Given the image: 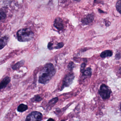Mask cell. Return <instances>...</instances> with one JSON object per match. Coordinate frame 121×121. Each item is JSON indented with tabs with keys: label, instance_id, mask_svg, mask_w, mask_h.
<instances>
[{
	"label": "cell",
	"instance_id": "obj_9",
	"mask_svg": "<svg viewBox=\"0 0 121 121\" xmlns=\"http://www.w3.org/2000/svg\"><path fill=\"white\" fill-rule=\"evenodd\" d=\"M8 39H9V38L7 36H4L3 37H1L0 40V49H2L7 45L8 41Z\"/></svg>",
	"mask_w": 121,
	"mask_h": 121
},
{
	"label": "cell",
	"instance_id": "obj_26",
	"mask_svg": "<svg viewBox=\"0 0 121 121\" xmlns=\"http://www.w3.org/2000/svg\"><path fill=\"white\" fill-rule=\"evenodd\" d=\"M65 121V120H61V121Z\"/></svg>",
	"mask_w": 121,
	"mask_h": 121
},
{
	"label": "cell",
	"instance_id": "obj_14",
	"mask_svg": "<svg viewBox=\"0 0 121 121\" xmlns=\"http://www.w3.org/2000/svg\"><path fill=\"white\" fill-rule=\"evenodd\" d=\"M25 61L24 60H22L20 61L17 63L12 67V69L14 70H16L20 68L24 64Z\"/></svg>",
	"mask_w": 121,
	"mask_h": 121
},
{
	"label": "cell",
	"instance_id": "obj_4",
	"mask_svg": "<svg viewBox=\"0 0 121 121\" xmlns=\"http://www.w3.org/2000/svg\"><path fill=\"white\" fill-rule=\"evenodd\" d=\"M42 117L43 115L41 112L34 111L28 115L26 118V121H41Z\"/></svg>",
	"mask_w": 121,
	"mask_h": 121
},
{
	"label": "cell",
	"instance_id": "obj_15",
	"mask_svg": "<svg viewBox=\"0 0 121 121\" xmlns=\"http://www.w3.org/2000/svg\"><path fill=\"white\" fill-rule=\"evenodd\" d=\"M116 8L117 12L121 14V0L117 1L116 4Z\"/></svg>",
	"mask_w": 121,
	"mask_h": 121
},
{
	"label": "cell",
	"instance_id": "obj_13",
	"mask_svg": "<svg viewBox=\"0 0 121 121\" xmlns=\"http://www.w3.org/2000/svg\"><path fill=\"white\" fill-rule=\"evenodd\" d=\"M83 76L84 77H90L92 73V69L90 68H88L85 69L82 73Z\"/></svg>",
	"mask_w": 121,
	"mask_h": 121
},
{
	"label": "cell",
	"instance_id": "obj_23",
	"mask_svg": "<svg viewBox=\"0 0 121 121\" xmlns=\"http://www.w3.org/2000/svg\"><path fill=\"white\" fill-rule=\"evenodd\" d=\"M98 11H99V12L100 13H104V11H102V10H101L100 9H98Z\"/></svg>",
	"mask_w": 121,
	"mask_h": 121
},
{
	"label": "cell",
	"instance_id": "obj_16",
	"mask_svg": "<svg viewBox=\"0 0 121 121\" xmlns=\"http://www.w3.org/2000/svg\"><path fill=\"white\" fill-rule=\"evenodd\" d=\"M42 99V98L39 95H36L31 99V101L33 102H39Z\"/></svg>",
	"mask_w": 121,
	"mask_h": 121
},
{
	"label": "cell",
	"instance_id": "obj_25",
	"mask_svg": "<svg viewBox=\"0 0 121 121\" xmlns=\"http://www.w3.org/2000/svg\"><path fill=\"white\" fill-rule=\"evenodd\" d=\"M120 109H121V104H120Z\"/></svg>",
	"mask_w": 121,
	"mask_h": 121
},
{
	"label": "cell",
	"instance_id": "obj_11",
	"mask_svg": "<svg viewBox=\"0 0 121 121\" xmlns=\"http://www.w3.org/2000/svg\"><path fill=\"white\" fill-rule=\"evenodd\" d=\"M58 100V97L54 98L53 99H51L48 103V106H47L48 109H49V108H51L56 103H57Z\"/></svg>",
	"mask_w": 121,
	"mask_h": 121
},
{
	"label": "cell",
	"instance_id": "obj_21",
	"mask_svg": "<svg viewBox=\"0 0 121 121\" xmlns=\"http://www.w3.org/2000/svg\"><path fill=\"white\" fill-rule=\"evenodd\" d=\"M115 58H116L117 59L121 58V49L120 50H119L117 52L116 56H115Z\"/></svg>",
	"mask_w": 121,
	"mask_h": 121
},
{
	"label": "cell",
	"instance_id": "obj_6",
	"mask_svg": "<svg viewBox=\"0 0 121 121\" xmlns=\"http://www.w3.org/2000/svg\"><path fill=\"white\" fill-rule=\"evenodd\" d=\"M94 20V16L92 14H88L81 20V22L83 25H88Z\"/></svg>",
	"mask_w": 121,
	"mask_h": 121
},
{
	"label": "cell",
	"instance_id": "obj_17",
	"mask_svg": "<svg viewBox=\"0 0 121 121\" xmlns=\"http://www.w3.org/2000/svg\"><path fill=\"white\" fill-rule=\"evenodd\" d=\"M74 67V64L73 61H70L68 65V68L70 70H72Z\"/></svg>",
	"mask_w": 121,
	"mask_h": 121
},
{
	"label": "cell",
	"instance_id": "obj_2",
	"mask_svg": "<svg viewBox=\"0 0 121 121\" xmlns=\"http://www.w3.org/2000/svg\"><path fill=\"white\" fill-rule=\"evenodd\" d=\"M17 37L19 41L26 42L30 41L34 38V32L28 28L22 29L17 32Z\"/></svg>",
	"mask_w": 121,
	"mask_h": 121
},
{
	"label": "cell",
	"instance_id": "obj_10",
	"mask_svg": "<svg viewBox=\"0 0 121 121\" xmlns=\"http://www.w3.org/2000/svg\"><path fill=\"white\" fill-rule=\"evenodd\" d=\"M112 55V52L110 50H108L102 52L100 54V56L102 58L110 57Z\"/></svg>",
	"mask_w": 121,
	"mask_h": 121
},
{
	"label": "cell",
	"instance_id": "obj_1",
	"mask_svg": "<svg viewBox=\"0 0 121 121\" xmlns=\"http://www.w3.org/2000/svg\"><path fill=\"white\" fill-rule=\"evenodd\" d=\"M56 72V70L52 64H46L39 73V82L43 84L48 83L54 76Z\"/></svg>",
	"mask_w": 121,
	"mask_h": 121
},
{
	"label": "cell",
	"instance_id": "obj_19",
	"mask_svg": "<svg viewBox=\"0 0 121 121\" xmlns=\"http://www.w3.org/2000/svg\"><path fill=\"white\" fill-rule=\"evenodd\" d=\"M64 46V44L63 42H60V43H58L56 46L54 47V48L56 49H58L61 48H62Z\"/></svg>",
	"mask_w": 121,
	"mask_h": 121
},
{
	"label": "cell",
	"instance_id": "obj_20",
	"mask_svg": "<svg viewBox=\"0 0 121 121\" xmlns=\"http://www.w3.org/2000/svg\"><path fill=\"white\" fill-rule=\"evenodd\" d=\"M86 63H83L81 64V72L82 73H83V71L85 70L86 66Z\"/></svg>",
	"mask_w": 121,
	"mask_h": 121
},
{
	"label": "cell",
	"instance_id": "obj_8",
	"mask_svg": "<svg viewBox=\"0 0 121 121\" xmlns=\"http://www.w3.org/2000/svg\"><path fill=\"white\" fill-rule=\"evenodd\" d=\"M10 81L11 80H10V78L8 76H7L3 78V80H2L0 83V89L5 88L10 82Z\"/></svg>",
	"mask_w": 121,
	"mask_h": 121
},
{
	"label": "cell",
	"instance_id": "obj_24",
	"mask_svg": "<svg viewBox=\"0 0 121 121\" xmlns=\"http://www.w3.org/2000/svg\"><path fill=\"white\" fill-rule=\"evenodd\" d=\"M47 121H55L54 119L52 118H49L47 120Z\"/></svg>",
	"mask_w": 121,
	"mask_h": 121
},
{
	"label": "cell",
	"instance_id": "obj_7",
	"mask_svg": "<svg viewBox=\"0 0 121 121\" xmlns=\"http://www.w3.org/2000/svg\"><path fill=\"white\" fill-rule=\"evenodd\" d=\"M53 25L55 28L59 30H62L64 27L63 20L59 17H57L55 19Z\"/></svg>",
	"mask_w": 121,
	"mask_h": 121
},
{
	"label": "cell",
	"instance_id": "obj_18",
	"mask_svg": "<svg viewBox=\"0 0 121 121\" xmlns=\"http://www.w3.org/2000/svg\"><path fill=\"white\" fill-rule=\"evenodd\" d=\"M6 15L5 13L3 10L2 9L0 10V19L2 20V19H4L6 17Z\"/></svg>",
	"mask_w": 121,
	"mask_h": 121
},
{
	"label": "cell",
	"instance_id": "obj_3",
	"mask_svg": "<svg viewBox=\"0 0 121 121\" xmlns=\"http://www.w3.org/2000/svg\"><path fill=\"white\" fill-rule=\"evenodd\" d=\"M111 93L110 89L106 85L103 84L100 86L99 91V94L103 99H106L109 98L110 97Z\"/></svg>",
	"mask_w": 121,
	"mask_h": 121
},
{
	"label": "cell",
	"instance_id": "obj_5",
	"mask_svg": "<svg viewBox=\"0 0 121 121\" xmlns=\"http://www.w3.org/2000/svg\"><path fill=\"white\" fill-rule=\"evenodd\" d=\"M75 78V76L73 73H69L67 74L64 78L63 85L61 86V90H62L64 88L70 86L73 82Z\"/></svg>",
	"mask_w": 121,
	"mask_h": 121
},
{
	"label": "cell",
	"instance_id": "obj_12",
	"mask_svg": "<svg viewBox=\"0 0 121 121\" xmlns=\"http://www.w3.org/2000/svg\"><path fill=\"white\" fill-rule=\"evenodd\" d=\"M28 108V106L26 105L21 104L17 107V110L20 112H23L26 111Z\"/></svg>",
	"mask_w": 121,
	"mask_h": 121
},
{
	"label": "cell",
	"instance_id": "obj_22",
	"mask_svg": "<svg viewBox=\"0 0 121 121\" xmlns=\"http://www.w3.org/2000/svg\"><path fill=\"white\" fill-rule=\"evenodd\" d=\"M53 43H52V42H50L48 44V48L49 49H50V50H51V49H53Z\"/></svg>",
	"mask_w": 121,
	"mask_h": 121
}]
</instances>
